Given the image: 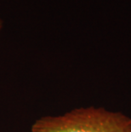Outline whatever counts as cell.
<instances>
[{
	"label": "cell",
	"mask_w": 131,
	"mask_h": 132,
	"mask_svg": "<svg viewBox=\"0 0 131 132\" xmlns=\"http://www.w3.org/2000/svg\"><path fill=\"white\" fill-rule=\"evenodd\" d=\"M31 132H131V118L104 108H78L36 119Z\"/></svg>",
	"instance_id": "cell-1"
},
{
	"label": "cell",
	"mask_w": 131,
	"mask_h": 132,
	"mask_svg": "<svg viewBox=\"0 0 131 132\" xmlns=\"http://www.w3.org/2000/svg\"><path fill=\"white\" fill-rule=\"evenodd\" d=\"M3 28H4V21H3L2 18L0 17V34H1L2 31H3Z\"/></svg>",
	"instance_id": "cell-2"
}]
</instances>
